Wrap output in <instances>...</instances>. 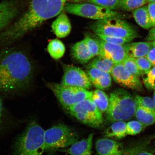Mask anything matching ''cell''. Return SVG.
I'll list each match as a JSON object with an SVG mask.
<instances>
[{
	"label": "cell",
	"mask_w": 155,
	"mask_h": 155,
	"mask_svg": "<svg viewBox=\"0 0 155 155\" xmlns=\"http://www.w3.org/2000/svg\"><path fill=\"white\" fill-rule=\"evenodd\" d=\"M35 66L28 54L16 48L0 52V93L23 91L32 84Z\"/></svg>",
	"instance_id": "obj_1"
},
{
	"label": "cell",
	"mask_w": 155,
	"mask_h": 155,
	"mask_svg": "<svg viewBox=\"0 0 155 155\" xmlns=\"http://www.w3.org/2000/svg\"><path fill=\"white\" fill-rule=\"evenodd\" d=\"M68 0H30L28 9L16 21L0 33V44L9 45L57 16Z\"/></svg>",
	"instance_id": "obj_2"
},
{
	"label": "cell",
	"mask_w": 155,
	"mask_h": 155,
	"mask_svg": "<svg viewBox=\"0 0 155 155\" xmlns=\"http://www.w3.org/2000/svg\"><path fill=\"white\" fill-rule=\"evenodd\" d=\"M45 131L32 121L15 141L13 155H42L45 150Z\"/></svg>",
	"instance_id": "obj_3"
},
{
	"label": "cell",
	"mask_w": 155,
	"mask_h": 155,
	"mask_svg": "<svg viewBox=\"0 0 155 155\" xmlns=\"http://www.w3.org/2000/svg\"><path fill=\"white\" fill-rule=\"evenodd\" d=\"M137 104L135 97L123 89L110 94L106 118L110 122L128 120L135 114Z\"/></svg>",
	"instance_id": "obj_4"
},
{
	"label": "cell",
	"mask_w": 155,
	"mask_h": 155,
	"mask_svg": "<svg viewBox=\"0 0 155 155\" xmlns=\"http://www.w3.org/2000/svg\"><path fill=\"white\" fill-rule=\"evenodd\" d=\"M91 29L97 35L133 39L137 38L136 30L122 19L111 18L97 21L91 26Z\"/></svg>",
	"instance_id": "obj_5"
},
{
	"label": "cell",
	"mask_w": 155,
	"mask_h": 155,
	"mask_svg": "<svg viewBox=\"0 0 155 155\" xmlns=\"http://www.w3.org/2000/svg\"><path fill=\"white\" fill-rule=\"evenodd\" d=\"M79 139L76 132L64 124H60L45 131V150L54 151L69 147Z\"/></svg>",
	"instance_id": "obj_6"
},
{
	"label": "cell",
	"mask_w": 155,
	"mask_h": 155,
	"mask_svg": "<svg viewBox=\"0 0 155 155\" xmlns=\"http://www.w3.org/2000/svg\"><path fill=\"white\" fill-rule=\"evenodd\" d=\"M64 9L70 14L97 21L111 18L122 19L125 17L124 15L115 10L88 3H67Z\"/></svg>",
	"instance_id": "obj_7"
},
{
	"label": "cell",
	"mask_w": 155,
	"mask_h": 155,
	"mask_svg": "<svg viewBox=\"0 0 155 155\" xmlns=\"http://www.w3.org/2000/svg\"><path fill=\"white\" fill-rule=\"evenodd\" d=\"M62 106L68 110L69 107L86 99L91 97L93 92L79 87L65 86L61 83H45Z\"/></svg>",
	"instance_id": "obj_8"
},
{
	"label": "cell",
	"mask_w": 155,
	"mask_h": 155,
	"mask_svg": "<svg viewBox=\"0 0 155 155\" xmlns=\"http://www.w3.org/2000/svg\"><path fill=\"white\" fill-rule=\"evenodd\" d=\"M68 110L81 123L90 127L97 128L103 123L102 112L98 109L91 97L71 106Z\"/></svg>",
	"instance_id": "obj_9"
},
{
	"label": "cell",
	"mask_w": 155,
	"mask_h": 155,
	"mask_svg": "<svg viewBox=\"0 0 155 155\" xmlns=\"http://www.w3.org/2000/svg\"><path fill=\"white\" fill-rule=\"evenodd\" d=\"M64 74L61 84L65 86L79 87L88 90L92 83L88 74L79 67L63 65Z\"/></svg>",
	"instance_id": "obj_10"
},
{
	"label": "cell",
	"mask_w": 155,
	"mask_h": 155,
	"mask_svg": "<svg viewBox=\"0 0 155 155\" xmlns=\"http://www.w3.org/2000/svg\"><path fill=\"white\" fill-rule=\"evenodd\" d=\"M111 74L114 81L122 87L137 91L143 89L138 78L131 74L122 64H115Z\"/></svg>",
	"instance_id": "obj_11"
},
{
	"label": "cell",
	"mask_w": 155,
	"mask_h": 155,
	"mask_svg": "<svg viewBox=\"0 0 155 155\" xmlns=\"http://www.w3.org/2000/svg\"><path fill=\"white\" fill-rule=\"evenodd\" d=\"M98 38L101 48L100 55L111 60L115 64H122L129 57L124 45H119L108 43L99 37Z\"/></svg>",
	"instance_id": "obj_12"
},
{
	"label": "cell",
	"mask_w": 155,
	"mask_h": 155,
	"mask_svg": "<svg viewBox=\"0 0 155 155\" xmlns=\"http://www.w3.org/2000/svg\"><path fill=\"white\" fill-rule=\"evenodd\" d=\"M96 155H123V144L105 137L98 139L96 143Z\"/></svg>",
	"instance_id": "obj_13"
},
{
	"label": "cell",
	"mask_w": 155,
	"mask_h": 155,
	"mask_svg": "<svg viewBox=\"0 0 155 155\" xmlns=\"http://www.w3.org/2000/svg\"><path fill=\"white\" fill-rule=\"evenodd\" d=\"M18 12V7L14 2L5 1L0 3V31L9 25Z\"/></svg>",
	"instance_id": "obj_14"
},
{
	"label": "cell",
	"mask_w": 155,
	"mask_h": 155,
	"mask_svg": "<svg viewBox=\"0 0 155 155\" xmlns=\"http://www.w3.org/2000/svg\"><path fill=\"white\" fill-rule=\"evenodd\" d=\"M93 137L94 134L91 133L87 138L77 141L61 151L71 155H92Z\"/></svg>",
	"instance_id": "obj_15"
},
{
	"label": "cell",
	"mask_w": 155,
	"mask_h": 155,
	"mask_svg": "<svg viewBox=\"0 0 155 155\" xmlns=\"http://www.w3.org/2000/svg\"><path fill=\"white\" fill-rule=\"evenodd\" d=\"M87 69V73L91 82L96 88L104 90L111 86L112 78L110 74L93 68Z\"/></svg>",
	"instance_id": "obj_16"
},
{
	"label": "cell",
	"mask_w": 155,
	"mask_h": 155,
	"mask_svg": "<svg viewBox=\"0 0 155 155\" xmlns=\"http://www.w3.org/2000/svg\"><path fill=\"white\" fill-rule=\"evenodd\" d=\"M51 28L54 34L59 38L66 37L70 34L71 25L67 15L61 12L52 23Z\"/></svg>",
	"instance_id": "obj_17"
},
{
	"label": "cell",
	"mask_w": 155,
	"mask_h": 155,
	"mask_svg": "<svg viewBox=\"0 0 155 155\" xmlns=\"http://www.w3.org/2000/svg\"><path fill=\"white\" fill-rule=\"evenodd\" d=\"M127 55L134 58L146 57L153 46L152 42H129L124 44Z\"/></svg>",
	"instance_id": "obj_18"
},
{
	"label": "cell",
	"mask_w": 155,
	"mask_h": 155,
	"mask_svg": "<svg viewBox=\"0 0 155 155\" xmlns=\"http://www.w3.org/2000/svg\"><path fill=\"white\" fill-rule=\"evenodd\" d=\"M71 53L73 57L82 64L88 63L94 58L84 40L74 45Z\"/></svg>",
	"instance_id": "obj_19"
},
{
	"label": "cell",
	"mask_w": 155,
	"mask_h": 155,
	"mask_svg": "<svg viewBox=\"0 0 155 155\" xmlns=\"http://www.w3.org/2000/svg\"><path fill=\"white\" fill-rule=\"evenodd\" d=\"M115 64L111 60L99 55L94 58L90 63L85 66V68L87 69L93 68L111 74Z\"/></svg>",
	"instance_id": "obj_20"
},
{
	"label": "cell",
	"mask_w": 155,
	"mask_h": 155,
	"mask_svg": "<svg viewBox=\"0 0 155 155\" xmlns=\"http://www.w3.org/2000/svg\"><path fill=\"white\" fill-rule=\"evenodd\" d=\"M127 135V123L124 121H118L106 129L104 136L107 138L120 139Z\"/></svg>",
	"instance_id": "obj_21"
},
{
	"label": "cell",
	"mask_w": 155,
	"mask_h": 155,
	"mask_svg": "<svg viewBox=\"0 0 155 155\" xmlns=\"http://www.w3.org/2000/svg\"><path fill=\"white\" fill-rule=\"evenodd\" d=\"M133 15L136 22L141 28L148 29L153 27L149 14L147 6L144 5L135 10L133 11Z\"/></svg>",
	"instance_id": "obj_22"
},
{
	"label": "cell",
	"mask_w": 155,
	"mask_h": 155,
	"mask_svg": "<svg viewBox=\"0 0 155 155\" xmlns=\"http://www.w3.org/2000/svg\"><path fill=\"white\" fill-rule=\"evenodd\" d=\"M47 51L53 59L59 60L63 57L65 51L64 45L57 38L51 40L48 42Z\"/></svg>",
	"instance_id": "obj_23"
},
{
	"label": "cell",
	"mask_w": 155,
	"mask_h": 155,
	"mask_svg": "<svg viewBox=\"0 0 155 155\" xmlns=\"http://www.w3.org/2000/svg\"><path fill=\"white\" fill-rule=\"evenodd\" d=\"M137 120L143 125H150L155 123V112L137 106L135 114Z\"/></svg>",
	"instance_id": "obj_24"
},
{
	"label": "cell",
	"mask_w": 155,
	"mask_h": 155,
	"mask_svg": "<svg viewBox=\"0 0 155 155\" xmlns=\"http://www.w3.org/2000/svg\"><path fill=\"white\" fill-rule=\"evenodd\" d=\"M91 98L102 113L107 111L109 105V99L105 92L97 89L93 92Z\"/></svg>",
	"instance_id": "obj_25"
},
{
	"label": "cell",
	"mask_w": 155,
	"mask_h": 155,
	"mask_svg": "<svg viewBox=\"0 0 155 155\" xmlns=\"http://www.w3.org/2000/svg\"><path fill=\"white\" fill-rule=\"evenodd\" d=\"M149 3L148 0H120L119 8L126 11H133Z\"/></svg>",
	"instance_id": "obj_26"
},
{
	"label": "cell",
	"mask_w": 155,
	"mask_h": 155,
	"mask_svg": "<svg viewBox=\"0 0 155 155\" xmlns=\"http://www.w3.org/2000/svg\"><path fill=\"white\" fill-rule=\"evenodd\" d=\"M93 57L100 55L101 45L98 36L95 38L90 35H86L84 39Z\"/></svg>",
	"instance_id": "obj_27"
},
{
	"label": "cell",
	"mask_w": 155,
	"mask_h": 155,
	"mask_svg": "<svg viewBox=\"0 0 155 155\" xmlns=\"http://www.w3.org/2000/svg\"><path fill=\"white\" fill-rule=\"evenodd\" d=\"M122 64L134 76L139 78L142 75L143 73L137 66L134 58L128 57Z\"/></svg>",
	"instance_id": "obj_28"
},
{
	"label": "cell",
	"mask_w": 155,
	"mask_h": 155,
	"mask_svg": "<svg viewBox=\"0 0 155 155\" xmlns=\"http://www.w3.org/2000/svg\"><path fill=\"white\" fill-rule=\"evenodd\" d=\"M88 3L93 4L99 6L115 10L119 8L120 0H87Z\"/></svg>",
	"instance_id": "obj_29"
},
{
	"label": "cell",
	"mask_w": 155,
	"mask_h": 155,
	"mask_svg": "<svg viewBox=\"0 0 155 155\" xmlns=\"http://www.w3.org/2000/svg\"><path fill=\"white\" fill-rule=\"evenodd\" d=\"M137 106L142 107L155 112V102L153 100L149 97L136 95L135 96Z\"/></svg>",
	"instance_id": "obj_30"
},
{
	"label": "cell",
	"mask_w": 155,
	"mask_h": 155,
	"mask_svg": "<svg viewBox=\"0 0 155 155\" xmlns=\"http://www.w3.org/2000/svg\"><path fill=\"white\" fill-rule=\"evenodd\" d=\"M145 86L150 90H155V67L142 75Z\"/></svg>",
	"instance_id": "obj_31"
},
{
	"label": "cell",
	"mask_w": 155,
	"mask_h": 155,
	"mask_svg": "<svg viewBox=\"0 0 155 155\" xmlns=\"http://www.w3.org/2000/svg\"><path fill=\"white\" fill-rule=\"evenodd\" d=\"M143 128V125L140 122L133 120L127 123V135H135L141 132Z\"/></svg>",
	"instance_id": "obj_32"
},
{
	"label": "cell",
	"mask_w": 155,
	"mask_h": 155,
	"mask_svg": "<svg viewBox=\"0 0 155 155\" xmlns=\"http://www.w3.org/2000/svg\"><path fill=\"white\" fill-rule=\"evenodd\" d=\"M97 36L104 41L108 43L119 45H123L124 44L129 43L132 41L133 40L131 38L115 37L101 35H98Z\"/></svg>",
	"instance_id": "obj_33"
},
{
	"label": "cell",
	"mask_w": 155,
	"mask_h": 155,
	"mask_svg": "<svg viewBox=\"0 0 155 155\" xmlns=\"http://www.w3.org/2000/svg\"><path fill=\"white\" fill-rule=\"evenodd\" d=\"M134 59L137 66L143 74L148 72L150 70L152 65L146 57Z\"/></svg>",
	"instance_id": "obj_34"
},
{
	"label": "cell",
	"mask_w": 155,
	"mask_h": 155,
	"mask_svg": "<svg viewBox=\"0 0 155 155\" xmlns=\"http://www.w3.org/2000/svg\"><path fill=\"white\" fill-rule=\"evenodd\" d=\"M148 12L153 27L155 26V3H150L147 5Z\"/></svg>",
	"instance_id": "obj_35"
},
{
	"label": "cell",
	"mask_w": 155,
	"mask_h": 155,
	"mask_svg": "<svg viewBox=\"0 0 155 155\" xmlns=\"http://www.w3.org/2000/svg\"><path fill=\"white\" fill-rule=\"evenodd\" d=\"M153 47L151 48L146 57L152 65H155V45L153 44Z\"/></svg>",
	"instance_id": "obj_36"
},
{
	"label": "cell",
	"mask_w": 155,
	"mask_h": 155,
	"mask_svg": "<svg viewBox=\"0 0 155 155\" xmlns=\"http://www.w3.org/2000/svg\"><path fill=\"white\" fill-rule=\"evenodd\" d=\"M4 106L2 100L0 97V130L3 127L4 121Z\"/></svg>",
	"instance_id": "obj_37"
},
{
	"label": "cell",
	"mask_w": 155,
	"mask_h": 155,
	"mask_svg": "<svg viewBox=\"0 0 155 155\" xmlns=\"http://www.w3.org/2000/svg\"><path fill=\"white\" fill-rule=\"evenodd\" d=\"M146 40L150 42L155 41V26L153 27L149 31Z\"/></svg>",
	"instance_id": "obj_38"
},
{
	"label": "cell",
	"mask_w": 155,
	"mask_h": 155,
	"mask_svg": "<svg viewBox=\"0 0 155 155\" xmlns=\"http://www.w3.org/2000/svg\"><path fill=\"white\" fill-rule=\"evenodd\" d=\"M136 150V149H132L126 150L124 152L123 155H133Z\"/></svg>",
	"instance_id": "obj_39"
},
{
	"label": "cell",
	"mask_w": 155,
	"mask_h": 155,
	"mask_svg": "<svg viewBox=\"0 0 155 155\" xmlns=\"http://www.w3.org/2000/svg\"><path fill=\"white\" fill-rule=\"evenodd\" d=\"M133 155H154L148 152H143L140 153H137V150L135 151L134 154Z\"/></svg>",
	"instance_id": "obj_40"
},
{
	"label": "cell",
	"mask_w": 155,
	"mask_h": 155,
	"mask_svg": "<svg viewBox=\"0 0 155 155\" xmlns=\"http://www.w3.org/2000/svg\"><path fill=\"white\" fill-rule=\"evenodd\" d=\"M87 1V0H71V2L74 3H80L81 2Z\"/></svg>",
	"instance_id": "obj_41"
},
{
	"label": "cell",
	"mask_w": 155,
	"mask_h": 155,
	"mask_svg": "<svg viewBox=\"0 0 155 155\" xmlns=\"http://www.w3.org/2000/svg\"><path fill=\"white\" fill-rule=\"evenodd\" d=\"M149 3H155V0H148Z\"/></svg>",
	"instance_id": "obj_42"
},
{
	"label": "cell",
	"mask_w": 155,
	"mask_h": 155,
	"mask_svg": "<svg viewBox=\"0 0 155 155\" xmlns=\"http://www.w3.org/2000/svg\"><path fill=\"white\" fill-rule=\"evenodd\" d=\"M153 100L155 102V91L154 92V95H153Z\"/></svg>",
	"instance_id": "obj_43"
},
{
	"label": "cell",
	"mask_w": 155,
	"mask_h": 155,
	"mask_svg": "<svg viewBox=\"0 0 155 155\" xmlns=\"http://www.w3.org/2000/svg\"><path fill=\"white\" fill-rule=\"evenodd\" d=\"M153 44L155 45V41L152 42Z\"/></svg>",
	"instance_id": "obj_44"
}]
</instances>
